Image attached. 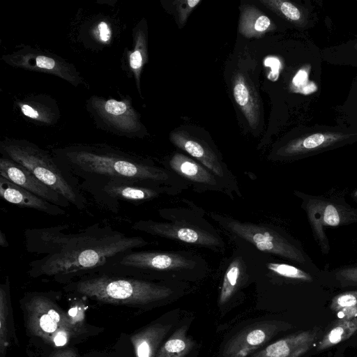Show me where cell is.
I'll return each mask as SVG.
<instances>
[{
    "label": "cell",
    "instance_id": "cell-1",
    "mask_svg": "<svg viewBox=\"0 0 357 357\" xmlns=\"http://www.w3.org/2000/svg\"><path fill=\"white\" fill-rule=\"evenodd\" d=\"M66 227L63 224L24 230L26 251L40 256L29 264L30 277L69 283L97 271L117 256L153 244L109 224L94 223L77 232H66Z\"/></svg>",
    "mask_w": 357,
    "mask_h": 357
},
{
    "label": "cell",
    "instance_id": "cell-2",
    "mask_svg": "<svg viewBox=\"0 0 357 357\" xmlns=\"http://www.w3.org/2000/svg\"><path fill=\"white\" fill-rule=\"evenodd\" d=\"M54 157L61 170L77 182L79 189L92 196L114 179L167 186L182 192L190 188L165 167L112 148L73 146L56 151Z\"/></svg>",
    "mask_w": 357,
    "mask_h": 357
},
{
    "label": "cell",
    "instance_id": "cell-3",
    "mask_svg": "<svg viewBox=\"0 0 357 357\" xmlns=\"http://www.w3.org/2000/svg\"><path fill=\"white\" fill-rule=\"evenodd\" d=\"M209 268L206 259L192 250H134L116 257L97 271L151 280L184 282L204 278Z\"/></svg>",
    "mask_w": 357,
    "mask_h": 357
},
{
    "label": "cell",
    "instance_id": "cell-4",
    "mask_svg": "<svg viewBox=\"0 0 357 357\" xmlns=\"http://www.w3.org/2000/svg\"><path fill=\"white\" fill-rule=\"evenodd\" d=\"M183 206L158 211L162 220H139L131 228L149 235L216 253H225L227 243L219 230L206 218L205 211L193 202L182 199Z\"/></svg>",
    "mask_w": 357,
    "mask_h": 357
},
{
    "label": "cell",
    "instance_id": "cell-5",
    "mask_svg": "<svg viewBox=\"0 0 357 357\" xmlns=\"http://www.w3.org/2000/svg\"><path fill=\"white\" fill-rule=\"evenodd\" d=\"M177 283L96 271L69 282L66 289L103 303L142 305L172 297L179 291Z\"/></svg>",
    "mask_w": 357,
    "mask_h": 357
},
{
    "label": "cell",
    "instance_id": "cell-6",
    "mask_svg": "<svg viewBox=\"0 0 357 357\" xmlns=\"http://www.w3.org/2000/svg\"><path fill=\"white\" fill-rule=\"evenodd\" d=\"M208 216L232 242L245 243L262 253L312 271H320L301 242L279 226L241 220L215 211L209 212Z\"/></svg>",
    "mask_w": 357,
    "mask_h": 357
},
{
    "label": "cell",
    "instance_id": "cell-7",
    "mask_svg": "<svg viewBox=\"0 0 357 357\" xmlns=\"http://www.w3.org/2000/svg\"><path fill=\"white\" fill-rule=\"evenodd\" d=\"M3 156L30 171L46 185L63 196L77 209L84 211L87 199L77 182L59 167L54 157L33 144L8 140L1 143Z\"/></svg>",
    "mask_w": 357,
    "mask_h": 357
},
{
    "label": "cell",
    "instance_id": "cell-8",
    "mask_svg": "<svg viewBox=\"0 0 357 357\" xmlns=\"http://www.w3.org/2000/svg\"><path fill=\"white\" fill-rule=\"evenodd\" d=\"M293 193L301 200L314 238L324 255H328L331 249L325 232L326 227L357 223V208L351 206L340 192L315 195L296 190Z\"/></svg>",
    "mask_w": 357,
    "mask_h": 357
},
{
    "label": "cell",
    "instance_id": "cell-9",
    "mask_svg": "<svg viewBox=\"0 0 357 357\" xmlns=\"http://www.w3.org/2000/svg\"><path fill=\"white\" fill-rule=\"evenodd\" d=\"M357 142V128L342 125L303 128L275 147L269 155L273 161L291 162L314 156Z\"/></svg>",
    "mask_w": 357,
    "mask_h": 357
},
{
    "label": "cell",
    "instance_id": "cell-10",
    "mask_svg": "<svg viewBox=\"0 0 357 357\" xmlns=\"http://www.w3.org/2000/svg\"><path fill=\"white\" fill-rule=\"evenodd\" d=\"M181 191L163 185H152L132 180L114 179L108 181L93 195L96 200L117 213L119 201L141 204L162 196H175Z\"/></svg>",
    "mask_w": 357,
    "mask_h": 357
},
{
    "label": "cell",
    "instance_id": "cell-11",
    "mask_svg": "<svg viewBox=\"0 0 357 357\" xmlns=\"http://www.w3.org/2000/svg\"><path fill=\"white\" fill-rule=\"evenodd\" d=\"M163 165L187 182L197 193L213 192L222 193L231 199L236 197L222 178L188 155L174 153Z\"/></svg>",
    "mask_w": 357,
    "mask_h": 357
},
{
    "label": "cell",
    "instance_id": "cell-12",
    "mask_svg": "<svg viewBox=\"0 0 357 357\" xmlns=\"http://www.w3.org/2000/svg\"><path fill=\"white\" fill-rule=\"evenodd\" d=\"M25 309L28 329L47 343L61 329L69 328L75 332L68 321L67 314L45 295L29 296L25 302Z\"/></svg>",
    "mask_w": 357,
    "mask_h": 357
},
{
    "label": "cell",
    "instance_id": "cell-13",
    "mask_svg": "<svg viewBox=\"0 0 357 357\" xmlns=\"http://www.w3.org/2000/svg\"><path fill=\"white\" fill-rule=\"evenodd\" d=\"M169 139L174 146L222 178L232 189L237 197H243L237 177L211 146L183 131H173Z\"/></svg>",
    "mask_w": 357,
    "mask_h": 357
},
{
    "label": "cell",
    "instance_id": "cell-14",
    "mask_svg": "<svg viewBox=\"0 0 357 357\" xmlns=\"http://www.w3.org/2000/svg\"><path fill=\"white\" fill-rule=\"evenodd\" d=\"M291 326L280 321H264L251 324L240 331L225 344L224 357H246L264 346L281 331Z\"/></svg>",
    "mask_w": 357,
    "mask_h": 357
},
{
    "label": "cell",
    "instance_id": "cell-15",
    "mask_svg": "<svg viewBox=\"0 0 357 357\" xmlns=\"http://www.w3.org/2000/svg\"><path fill=\"white\" fill-rule=\"evenodd\" d=\"M5 60L13 66L56 75L73 84H78L81 81L75 68L69 63L36 50H20L6 56Z\"/></svg>",
    "mask_w": 357,
    "mask_h": 357
},
{
    "label": "cell",
    "instance_id": "cell-16",
    "mask_svg": "<svg viewBox=\"0 0 357 357\" xmlns=\"http://www.w3.org/2000/svg\"><path fill=\"white\" fill-rule=\"evenodd\" d=\"M0 176L63 208L71 205L63 196L41 182L27 169L3 155L0 158Z\"/></svg>",
    "mask_w": 357,
    "mask_h": 357
},
{
    "label": "cell",
    "instance_id": "cell-17",
    "mask_svg": "<svg viewBox=\"0 0 357 357\" xmlns=\"http://www.w3.org/2000/svg\"><path fill=\"white\" fill-rule=\"evenodd\" d=\"M321 330L314 328L299 331L266 346L251 357H301L321 338Z\"/></svg>",
    "mask_w": 357,
    "mask_h": 357
},
{
    "label": "cell",
    "instance_id": "cell-18",
    "mask_svg": "<svg viewBox=\"0 0 357 357\" xmlns=\"http://www.w3.org/2000/svg\"><path fill=\"white\" fill-rule=\"evenodd\" d=\"M95 107L106 123L123 133L134 134L141 128L139 114L128 100H96Z\"/></svg>",
    "mask_w": 357,
    "mask_h": 357
},
{
    "label": "cell",
    "instance_id": "cell-19",
    "mask_svg": "<svg viewBox=\"0 0 357 357\" xmlns=\"http://www.w3.org/2000/svg\"><path fill=\"white\" fill-rule=\"evenodd\" d=\"M0 196L12 204L34 209L50 215L59 216L66 214L65 208L43 199L1 176H0Z\"/></svg>",
    "mask_w": 357,
    "mask_h": 357
},
{
    "label": "cell",
    "instance_id": "cell-20",
    "mask_svg": "<svg viewBox=\"0 0 357 357\" xmlns=\"http://www.w3.org/2000/svg\"><path fill=\"white\" fill-rule=\"evenodd\" d=\"M232 78L234 98L250 128L255 129L258 126L260 116L258 94L245 74L238 71Z\"/></svg>",
    "mask_w": 357,
    "mask_h": 357
},
{
    "label": "cell",
    "instance_id": "cell-21",
    "mask_svg": "<svg viewBox=\"0 0 357 357\" xmlns=\"http://www.w3.org/2000/svg\"><path fill=\"white\" fill-rule=\"evenodd\" d=\"M276 29V25L255 6L241 5L238 24L239 33L248 38H260Z\"/></svg>",
    "mask_w": 357,
    "mask_h": 357
},
{
    "label": "cell",
    "instance_id": "cell-22",
    "mask_svg": "<svg viewBox=\"0 0 357 357\" xmlns=\"http://www.w3.org/2000/svg\"><path fill=\"white\" fill-rule=\"evenodd\" d=\"M171 325L154 324L130 337L135 357H155L160 343L170 330Z\"/></svg>",
    "mask_w": 357,
    "mask_h": 357
},
{
    "label": "cell",
    "instance_id": "cell-23",
    "mask_svg": "<svg viewBox=\"0 0 357 357\" xmlns=\"http://www.w3.org/2000/svg\"><path fill=\"white\" fill-rule=\"evenodd\" d=\"M357 332V317L354 319H338L331 325L327 332L317 341V351L331 348L349 339Z\"/></svg>",
    "mask_w": 357,
    "mask_h": 357
},
{
    "label": "cell",
    "instance_id": "cell-24",
    "mask_svg": "<svg viewBox=\"0 0 357 357\" xmlns=\"http://www.w3.org/2000/svg\"><path fill=\"white\" fill-rule=\"evenodd\" d=\"M259 1L265 7L296 26L300 28L307 26L309 22L308 15L307 10L301 6L284 0H261Z\"/></svg>",
    "mask_w": 357,
    "mask_h": 357
},
{
    "label": "cell",
    "instance_id": "cell-25",
    "mask_svg": "<svg viewBox=\"0 0 357 357\" xmlns=\"http://www.w3.org/2000/svg\"><path fill=\"white\" fill-rule=\"evenodd\" d=\"M188 328H178L158 349L155 357H185L194 347V342L187 335Z\"/></svg>",
    "mask_w": 357,
    "mask_h": 357
},
{
    "label": "cell",
    "instance_id": "cell-26",
    "mask_svg": "<svg viewBox=\"0 0 357 357\" xmlns=\"http://www.w3.org/2000/svg\"><path fill=\"white\" fill-rule=\"evenodd\" d=\"M134 41V49L129 54V66L134 74L137 88L140 90V74L147 61L146 38L143 30L139 29L135 32Z\"/></svg>",
    "mask_w": 357,
    "mask_h": 357
},
{
    "label": "cell",
    "instance_id": "cell-27",
    "mask_svg": "<svg viewBox=\"0 0 357 357\" xmlns=\"http://www.w3.org/2000/svg\"><path fill=\"white\" fill-rule=\"evenodd\" d=\"M339 319L357 317V289L340 293L335 296L329 305Z\"/></svg>",
    "mask_w": 357,
    "mask_h": 357
},
{
    "label": "cell",
    "instance_id": "cell-28",
    "mask_svg": "<svg viewBox=\"0 0 357 357\" xmlns=\"http://www.w3.org/2000/svg\"><path fill=\"white\" fill-rule=\"evenodd\" d=\"M326 59L335 64L357 66V38L325 50Z\"/></svg>",
    "mask_w": 357,
    "mask_h": 357
},
{
    "label": "cell",
    "instance_id": "cell-29",
    "mask_svg": "<svg viewBox=\"0 0 357 357\" xmlns=\"http://www.w3.org/2000/svg\"><path fill=\"white\" fill-rule=\"evenodd\" d=\"M10 298V281L6 276L0 286V352L4 354L8 346V318Z\"/></svg>",
    "mask_w": 357,
    "mask_h": 357
},
{
    "label": "cell",
    "instance_id": "cell-30",
    "mask_svg": "<svg viewBox=\"0 0 357 357\" xmlns=\"http://www.w3.org/2000/svg\"><path fill=\"white\" fill-rule=\"evenodd\" d=\"M329 271L331 280L341 287H357V261Z\"/></svg>",
    "mask_w": 357,
    "mask_h": 357
},
{
    "label": "cell",
    "instance_id": "cell-31",
    "mask_svg": "<svg viewBox=\"0 0 357 357\" xmlns=\"http://www.w3.org/2000/svg\"><path fill=\"white\" fill-rule=\"evenodd\" d=\"M18 106L24 116L40 123H50L54 119L51 110L40 104L19 102Z\"/></svg>",
    "mask_w": 357,
    "mask_h": 357
},
{
    "label": "cell",
    "instance_id": "cell-32",
    "mask_svg": "<svg viewBox=\"0 0 357 357\" xmlns=\"http://www.w3.org/2000/svg\"><path fill=\"white\" fill-rule=\"evenodd\" d=\"M338 114L340 125L357 128V96L349 94L339 107Z\"/></svg>",
    "mask_w": 357,
    "mask_h": 357
},
{
    "label": "cell",
    "instance_id": "cell-33",
    "mask_svg": "<svg viewBox=\"0 0 357 357\" xmlns=\"http://www.w3.org/2000/svg\"><path fill=\"white\" fill-rule=\"evenodd\" d=\"M66 314L70 326L77 333H79L84 326V306L81 303H77L72 306Z\"/></svg>",
    "mask_w": 357,
    "mask_h": 357
},
{
    "label": "cell",
    "instance_id": "cell-34",
    "mask_svg": "<svg viewBox=\"0 0 357 357\" xmlns=\"http://www.w3.org/2000/svg\"><path fill=\"white\" fill-rule=\"evenodd\" d=\"M201 2V0H180L174 2L180 26H183L193 9Z\"/></svg>",
    "mask_w": 357,
    "mask_h": 357
},
{
    "label": "cell",
    "instance_id": "cell-35",
    "mask_svg": "<svg viewBox=\"0 0 357 357\" xmlns=\"http://www.w3.org/2000/svg\"><path fill=\"white\" fill-rule=\"evenodd\" d=\"M96 36L102 43H108L112 36V31L109 24L105 22H100L96 26Z\"/></svg>",
    "mask_w": 357,
    "mask_h": 357
},
{
    "label": "cell",
    "instance_id": "cell-36",
    "mask_svg": "<svg viewBox=\"0 0 357 357\" xmlns=\"http://www.w3.org/2000/svg\"><path fill=\"white\" fill-rule=\"evenodd\" d=\"M50 357H77V354L73 349H68L53 352Z\"/></svg>",
    "mask_w": 357,
    "mask_h": 357
},
{
    "label": "cell",
    "instance_id": "cell-37",
    "mask_svg": "<svg viewBox=\"0 0 357 357\" xmlns=\"http://www.w3.org/2000/svg\"><path fill=\"white\" fill-rule=\"evenodd\" d=\"M0 246L2 248H8L9 246L6 234L1 230L0 231Z\"/></svg>",
    "mask_w": 357,
    "mask_h": 357
},
{
    "label": "cell",
    "instance_id": "cell-38",
    "mask_svg": "<svg viewBox=\"0 0 357 357\" xmlns=\"http://www.w3.org/2000/svg\"><path fill=\"white\" fill-rule=\"evenodd\" d=\"M349 94L357 96V76L356 77L351 84V87L350 89Z\"/></svg>",
    "mask_w": 357,
    "mask_h": 357
},
{
    "label": "cell",
    "instance_id": "cell-39",
    "mask_svg": "<svg viewBox=\"0 0 357 357\" xmlns=\"http://www.w3.org/2000/svg\"><path fill=\"white\" fill-rule=\"evenodd\" d=\"M351 197L354 202L357 204V188H354L351 192Z\"/></svg>",
    "mask_w": 357,
    "mask_h": 357
}]
</instances>
